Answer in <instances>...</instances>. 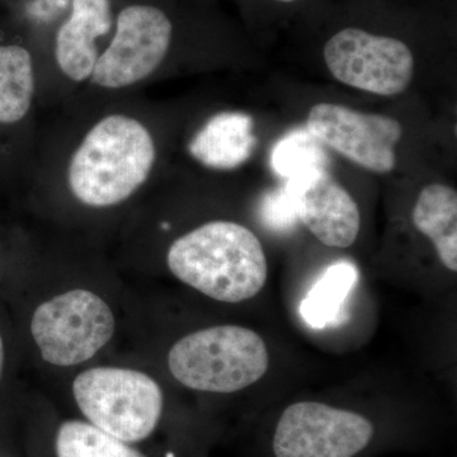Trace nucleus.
I'll return each instance as SVG.
<instances>
[{
  "mask_svg": "<svg viewBox=\"0 0 457 457\" xmlns=\"http://www.w3.org/2000/svg\"><path fill=\"white\" fill-rule=\"evenodd\" d=\"M112 27L110 0H73V12L56 36L55 56L75 82L88 79L98 60L96 40Z\"/></svg>",
  "mask_w": 457,
  "mask_h": 457,
  "instance_id": "obj_11",
  "label": "nucleus"
},
{
  "mask_svg": "<svg viewBox=\"0 0 457 457\" xmlns=\"http://www.w3.org/2000/svg\"><path fill=\"white\" fill-rule=\"evenodd\" d=\"M418 233L432 243L436 255L449 272H457V192L450 186L432 183L418 195L411 210Z\"/></svg>",
  "mask_w": 457,
  "mask_h": 457,
  "instance_id": "obj_13",
  "label": "nucleus"
},
{
  "mask_svg": "<svg viewBox=\"0 0 457 457\" xmlns=\"http://www.w3.org/2000/svg\"><path fill=\"white\" fill-rule=\"evenodd\" d=\"M308 130L324 144L363 170L392 173L395 146L403 137L398 120L363 113L342 104H318L309 111Z\"/></svg>",
  "mask_w": 457,
  "mask_h": 457,
  "instance_id": "obj_9",
  "label": "nucleus"
},
{
  "mask_svg": "<svg viewBox=\"0 0 457 457\" xmlns=\"http://www.w3.org/2000/svg\"><path fill=\"white\" fill-rule=\"evenodd\" d=\"M323 55L338 82L372 95L398 96L413 79V53L393 36L345 27L330 36Z\"/></svg>",
  "mask_w": 457,
  "mask_h": 457,
  "instance_id": "obj_6",
  "label": "nucleus"
},
{
  "mask_svg": "<svg viewBox=\"0 0 457 457\" xmlns=\"http://www.w3.org/2000/svg\"><path fill=\"white\" fill-rule=\"evenodd\" d=\"M0 457H5V456H2V455H0Z\"/></svg>",
  "mask_w": 457,
  "mask_h": 457,
  "instance_id": "obj_20",
  "label": "nucleus"
},
{
  "mask_svg": "<svg viewBox=\"0 0 457 457\" xmlns=\"http://www.w3.org/2000/svg\"><path fill=\"white\" fill-rule=\"evenodd\" d=\"M317 139L308 135H294L278 144L273 164L278 173L294 179L314 170H323V153Z\"/></svg>",
  "mask_w": 457,
  "mask_h": 457,
  "instance_id": "obj_17",
  "label": "nucleus"
},
{
  "mask_svg": "<svg viewBox=\"0 0 457 457\" xmlns=\"http://www.w3.org/2000/svg\"><path fill=\"white\" fill-rule=\"evenodd\" d=\"M294 182L303 227L330 248L353 245L360 234L361 213L350 192L324 170L308 171Z\"/></svg>",
  "mask_w": 457,
  "mask_h": 457,
  "instance_id": "obj_10",
  "label": "nucleus"
},
{
  "mask_svg": "<svg viewBox=\"0 0 457 457\" xmlns=\"http://www.w3.org/2000/svg\"><path fill=\"white\" fill-rule=\"evenodd\" d=\"M356 278V270L350 263H337L328 269L302 303L303 319L312 327L330 323Z\"/></svg>",
  "mask_w": 457,
  "mask_h": 457,
  "instance_id": "obj_16",
  "label": "nucleus"
},
{
  "mask_svg": "<svg viewBox=\"0 0 457 457\" xmlns=\"http://www.w3.org/2000/svg\"><path fill=\"white\" fill-rule=\"evenodd\" d=\"M374 435L371 420L357 411L303 400L282 411L272 449L276 457H354Z\"/></svg>",
  "mask_w": 457,
  "mask_h": 457,
  "instance_id": "obj_7",
  "label": "nucleus"
},
{
  "mask_svg": "<svg viewBox=\"0 0 457 457\" xmlns=\"http://www.w3.org/2000/svg\"><path fill=\"white\" fill-rule=\"evenodd\" d=\"M71 393L80 418L126 444L144 447L164 420L163 389L143 370L90 366L75 375Z\"/></svg>",
  "mask_w": 457,
  "mask_h": 457,
  "instance_id": "obj_4",
  "label": "nucleus"
},
{
  "mask_svg": "<svg viewBox=\"0 0 457 457\" xmlns=\"http://www.w3.org/2000/svg\"><path fill=\"white\" fill-rule=\"evenodd\" d=\"M35 93L32 57L16 45L0 46V123L21 121Z\"/></svg>",
  "mask_w": 457,
  "mask_h": 457,
  "instance_id": "obj_15",
  "label": "nucleus"
},
{
  "mask_svg": "<svg viewBox=\"0 0 457 457\" xmlns=\"http://www.w3.org/2000/svg\"><path fill=\"white\" fill-rule=\"evenodd\" d=\"M173 26L163 11L152 5H131L117 17L116 35L98 57L93 83L120 89L145 79L163 62Z\"/></svg>",
  "mask_w": 457,
  "mask_h": 457,
  "instance_id": "obj_8",
  "label": "nucleus"
},
{
  "mask_svg": "<svg viewBox=\"0 0 457 457\" xmlns=\"http://www.w3.org/2000/svg\"><path fill=\"white\" fill-rule=\"evenodd\" d=\"M41 457H152L145 449L126 444L80 417L62 418L41 442Z\"/></svg>",
  "mask_w": 457,
  "mask_h": 457,
  "instance_id": "obj_14",
  "label": "nucleus"
},
{
  "mask_svg": "<svg viewBox=\"0 0 457 457\" xmlns=\"http://www.w3.org/2000/svg\"><path fill=\"white\" fill-rule=\"evenodd\" d=\"M155 156L154 141L143 123L111 114L93 126L75 150L69 165V187L86 206H117L146 182Z\"/></svg>",
  "mask_w": 457,
  "mask_h": 457,
  "instance_id": "obj_2",
  "label": "nucleus"
},
{
  "mask_svg": "<svg viewBox=\"0 0 457 457\" xmlns=\"http://www.w3.org/2000/svg\"><path fill=\"white\" fill-rule=\"evenodd\" d=\"M253 120L239 112L216 114L195 135L189 153L206 167L233 170L245 163L253 152Z\"/></svg>",
  "mask_w": 457,
  "mask_h": 457,
  "instance_id": "obj_12",
  "label": "nucleus"
},
{
  "mask_svg": "<svg viewBox=\"0 0 457 457\" xmlns=\"http://www.w3.org/2000/svg\"><path fill=\"white\" fill-rule=\"evenodd\" d=\"M117 318L101 294L87 287L60 291L32 312L29 333L41 360L59 369L79 368L113 341Z\"/></svg>",
  "mask_w": 457,
  "mask_h": 457,
  "instance_id": "obj_5",
  "label": "nucleus"
},
{
  "mask_svg": "<svg viewBox=\"0 0 457 457\" xmlns=\"http://www.w3.org/2000/svg\"><path fill=\"white\" fill-rule=\"evenodd\" d=\"M167 267L180 284L222 303H240L261 294L269 261L261 240L236 221L204 222L177 237Z\"/></svg>",
  "mask_w": 457,
  "mask_h": 457,
  "instance_id": "obj_1",
  "label": "nucleus"
},
{
  "mask_svg": "<svg viewBox=\"0 0 457 457\" xmlns=\"http://www.w3.org/2000/svg\"><path fill=\"white\" fill-rule=\"evenodd\" d=\"M5 362V347L4 341H3L2 333H0V380H2L3 371H4Z\"/></svg>",
  "mask_w": 457,
  "mask_h": 457,
  "instance_id": "obj_18",
  "label": "nucleus"
},
{
  "mask_svg": "<svg viewBox=\"0 0 457 457\" xmlns=\"http://www.w3.org/2000/svg\"><path fill=\"white\" fill-rule=\"evenodd\" d=\"M269 345L260 333L220 324L187 333L171 345L167 369L186 389L228 395L253 386L269 371Z\"/></svg>",
  "mask_w": 457,
  "mask_h": 457,
  "instance_id": "obj_3",
  "label": "nucleus"
},
{
  "mask_svg": "<svg viewBox=\"0 0 457 457\" xmlns=\"http://www.w3.org/2000/svg\"><path fill=\"white\" fill-rule=\"evenodd\" d=\"M273 2L281 3V4H293L297 0H273Z\"/></svg>",
  "mask_w": 457,
  "mask_h": 457,
  "instance_id": "obj_19",
  "label": "nucleus"
}]
</instances>
